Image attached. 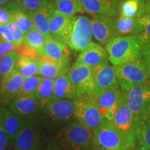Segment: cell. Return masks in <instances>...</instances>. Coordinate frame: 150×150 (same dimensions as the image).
<instances>
[{
	"label": "cell",
	"mask_w": 150,
	"mask_h": 150,
	"mask_svg": "<svg viewBox=\"0 0 150 150\" xmlns=\"http://www.w3.org/2000/svg\"><path fill=\"white\" fill-rule=\"evenodd\" d=\"M30 16L42 6L45 0H18Z\"/></svg>",
	"instance_id": "37"
},
{
	"label": "cell",
	"mask_w": 150,
	"mask_h": 150,
	"mask_svg": "<svg viewBox=\"0 0 150 150\" xmlns=\"http://www.w3.org/2000/svg\"><path fill=\"white\" fill-rule=\"evenodd\" d=\"M91 150H99V149H98V148H97V147H96V145H95V147H94L93 148V149H92Z\"/></svg>",
	"instance_id": "45"
},
{
	"label": "cell",
	"mask_w": 150,
	"mask_h": 150,
	"mask_svg": "<svg viewBox=\"0 0 150 150\" xmlns=\"http://www.w3.org/2000/svg\"><path fill=\"white\" fill-rule=\"evenodd\" d=\"M16 46L14 43L0 40V59L11 52L16 51Z\"/></svg>",
	"instance_id": "40"
},
{
	"label": "cell",
	"mask_w": 150,
	"mask_h": 150,
	"mask_svg": "<svg viewBox=\"0 0 150 150\" xmlns=\"http://www.w3.org/2000/svg\"><path fill=\"white\" fill-rule=\"evenodd\" d=\"M119 86L122 91L127 92L135 86L147 81L150 71L141 60L114 66Z\"/></svg>",
	"instance_id": "3"
},
{
	"label": "cell",
	"mask_w": 150,
	"mask_h": 150,
	"mask_svg": "<svg viewBox=\"0 0 150 150\" xmlns=\"http://www.w3.org/2000/svg\"><path fill=\"white\" fill-rule=\"evenodd\" d=\"M54 97L74 100L76 99V91L67 74L62 75L54 79Z\"/></svg>",
	"instance_id": "27"
},
{
	"label": "cell",
	"mask_w": 150,
	"mask_h": 150,
	"mask_svg": "<svg viewBox=\"0 0 150 150\" xmlns=\"http://www.w3.org/2000/svg\"><path fill=\"white\" fill-rule=\"evenodd\" d=\"M142 20L144 23V32L142 34L147 43H150V0H146L145 14Z\"/></svg>",
	"instance_id": "36"
},
{
	"label": "cell",
	"mask_w": 150,
	"mask_h": 150,
	"mask_svg": "<svg viewBox=\"0 0 150 150\" xmlns=\"http://www.w3.org/2000/svg\"><path fill=\"white\" fill-rule=\"evenodd\" d=\"M146 0H121L117 12L120 17L142 18L145 14Z\"/></svg>",
	"instance_id": "26"
},
{
	"label": "cell",
	"mask_w": 150,
	"mask_h": 150,
	"mask_svg": "<svg viewBox=\"0 0 150 150\" xmlns=\"http://www.w3.org/2000/svg\"><path fill=\"white\" fill-rule=\"evenodd\" d=\"M114 24L117 37L139 35L144 32V23L142 18L118 17L114 18Z\"/></svg>",
	"instance_id": "23"
},
{
	"label": "cell",
	"mask_w": 150,
	"mask_h": 150,
	"mask_svg": "<svg viewBox=\"0 0 150 150\" xmlns=\"http://www.w3.org/2000/svg\"><path fill=\"white\" fill-rule=\"evenodd\" d=\"M0 39L6 41V42H12L15 44L13 35L7 24L0 25Z\"/></svg>",
	"instance_id": "39"
},
{
	"label": "cell",
	"mask_w": 150,
	"mask_h": 150,
	"mask_svg": "<svg viewBox=\"0 0 150 150\" xmlns=\"http://www.w3.org/2000/svg\"><path fill=\"white\" fill-rule=\"evenodd\" d=\"M8 138L1 125V107H0V150H6L8 145Z\"/></svg>",
	"instance_id": "42"
},
{
	"label": "cell",
	"mask_w": 150,
	"mask_h": 150,
	"mask_svg": "<svg viewBox=\"0 0 150 150\" xmlns=\"http://www.w3.org/2000/svg\"><path fill=\"white\" fill-rule=\"evenodd\" d=\"M7 105L9 110L20 117H31L40 108V103L35 95L18 97Z\"/></svg>",
	"instance_id": "19"
},
{
	"label": "cell",
	"mask_w": 150,
	"mask_h": 150,
	"mask_svg": "<svg viewBox=\"0 0 150 150\" xmlns=\"http://www.w3.org/2000/svg\"><path fill=\"white\" fill-rule=\"evenodd\" d=\"M62 145L70 150H91L95 146L94 134L79 122H72L61 135Z\"/></svg>",
	"instance_id": "2"
},
{
	"label": "cell",
	"mask_w": 150,
	"mask_h": 150,
	"mask_svg": "<svg viewBox=\"0 0 150 150\" xmlns=\"http://www.w3.org/2000/svg\"><path fill=\"white\" fill-rule=\"evenodd\" d=\"M142 61L150 71V43H147L142 50Z\"/></svg>",
	"instance_id": "43"
},
{
	"label": "cell",
	"mask_w": 150,
	"mask_h": 150,
	"mask_svg": "<svg viewBox=\"0 0 150 150\" xmlns=\"http://www.w3.org/2000/svg\"><path fill=\"white\" fill-rule=\"evenodd\" d=\"M47 38V37L45 35L33 28L24 34V43L36 48L40 51L46 42Z\"/></svg>",
	"instance_id": "33"
},
{
	"label": "cell",
	"mask_w": 150,
	"mask_h": 150,
	"mask_svg": "<svg viewBox=\"0 0 150 150\" xmlns=\"http://www.w3.org/2000/svg\"><path fill=\"white\" fill-rule=\"evenodd\" d=\"M123 97V92L120 90L119 86H117L93 97L92 101L103 117L108 121L112 122Z\"/></svg>",
	"instance_id": "9"
},
{
	"label": "cell",
	"mask_w": 150,
	"mask_h": 150,
	"mask_svg": "<svg viewBox=\"0 0 150 150\" xmlns=\"http://www.w3.org/2000/svg\"><path fill=\"white\" fill-rule=\"evenodd\" d=\"M42 79V77L38 76H33L26 78L18 97L35 95Z\"/></svg>",
	"instance_id": "34"
},
{
	"label": "cell",
	"mask_w": 150,
	"mask_h": 150,
	"mask_svg": "<svg viewBox=\"0 0 150 150\" xmlns=\"http://www.w3.org/2000/svg\"><path fill=\"white\" fill-rule=\"evenodd\" d=\"M93 69L95 75V84L93 97H96L103 92L112 88L119 86L114 67L110 66L108 64L94 67Z\"/></svg>",
	"instance_id": "17"
},
{
	"label": "cell",
	"mask_w": 150,
	"mask_h": 150,
	"mask_svg": "<svg viewBox=\"0 0 150 150\" xmlns=\"http://www.w3.org/2000/svg\"><path fill=\"white\" fill-rule=\"evenodd\" d=\"M7 25H8L9 29H11L13 35L15 39V45H16V48L21 46L22 45H23L24 35V33L17 27V26L16 25V24L14 23V22L13 21V20H11V22H8Z\"/></svg>",
	"instance_id": "38"
},
{
	"label": "cell",
	"mask_w": 150,
	"mask_h": 150,
	"mask_svg": "<svg viewBox=\"0 0 150 150\" xmlns=\"http://www.w3.org/2000/svg\"><path fill=\"white\" fill-rule=\"evenodd\" d=\"M147 43L142 33L116 37L106 45L108 60L114 66L140 61Z\"/></svg>",
	"instance_id": "1"
},
{
	"label": "cell",
	"mask_w": 150,
	"mask_h": 150,
	"mask_svg": "<svg viewBox=\"0 0 150 150\" xmlns=\"http://www.w3.org/2000/svg\"><path fill=\"white\" fill-rule=\"evenodd\" d=\"M149 150H150V149H149Z\"/></svg>",
	"instance_id": "47"
},
{
	"label": "cell",
	"mask_w": 150,
	"mask_h": 150,
	"mask_svg": "<svg viewBox=\"0 0 150 150\" xmlns=\"http://www.w3.org/2000/svg\"><path fill=\"white\" fill-rule=\"evenodd\" d=\"M112 122L127 145L132 149H136L138 145L136 120L127 106L125 95Z\"/></svg>",
	"instance_id": "5"
},
{
	"label": "cell",
	"mask_w": 150,
	"mask_h": 150,
	"mask_svg": "<svg viewBox=\"0 0 150 150\" xmlns=\"http://www.w3.org/2000/svg\"><path fill=\"white\" fill-rule=\"evenodd\" d=\"M20 55L16 51L11 52L0 59V81H1L13 71L16 70V65Z\"/></svg>",
	"instance_id": "29"
},
{
	"label": "cell",
	"mask_w": 150,
	"mask_h": 150,
	"mask_svg": "<svg viewBox=\"0 0 150 150\" xmlns=\"http://www.w3.org/2000/svg\"><path fill=\"white\" fill-rule=\"evenodd\" d=\"M45 112L57 122L68 121L74 117V100L52 98L45 105Z\"/></svg>",
	"instance_id": "14"
},
{
	"label": "cell",
	"mask_w": 150,
	"mask_h": 150,
	"mask_svg": "<svg viewBox=\"0 0 150 150\" xmlns=\"http://www.w3.org/2000/svg\"><path fill=\"white\" fill-rule=\"evenodd\" d=\"M25 78L16 70L0 81V102L8 104L18 96Z\"/></svg>",
	"instance_id": "18"
},
{
	"label": "cell",
	"mask_w": 150,
	"mask_h": 150,
	"mask_svg": "<svg viewBox=\"0 0 150 150\" xmlns=\"http://www.w3.org/2000/svg\"><path fill=\"white\" fill-rule=\"evenodd\" d=\"M74 16H67L54 8L50 22V31L52 36L67 45L72 31Z\"/></svg>",
	"instance_id": "11"
},
{
	"label": "cell",
	"mask_w": 150,
	"mask_h": 150,
	"mask_svg": "<svg viewBox=\"0 0 150 150\" xmlns=\"http://www.w3.org/2000/svg\"><path fill=\"white\" fill-rule=\"evenodd\" d=\"M11 15L12 20L24 34L34 28L31 17L28 14L20 11H15L11 12Z\"/></svg>",
	"instance_id": "32"
},
{
	"label": "cell",
	"mask_w": 150,
	"mask_h": 150,
	"mask_svg": "<svg viewBox=\"0 0 150 150\" xmlns=\"http://www.w3.org/2000/svg\"><path fill=\"white\" fill-rule=\"evenodd\" d=\"M136 120L137 150L150 149V106Z\"/></svg>",
	"instance_id": "21"
},
{
	"label": "cell",
	"mask_w": 150,
	"mask_h": 150,
	"mask_svg": "<svg viewBox=\"0 0 150 150\" xmlns=\"http://www.w3.org/2000/svg\"><path fill=\"white\" fill-rule=\"evenodd\" d=\"M11 0H0V6H5L10 2Z\"/></svg>",
	"instance_id": "44"
},
{
	"label": "cell",
	"mask_w": 150,
	"mask_h": 150,
	"mask_svg": "<svg viewBox=\"0 0 150 150\" xmlns=\"http://www.w3.org/2000/svg\"><path fill=\"white\" fill-rule=\"evenodd\" d=\"M54 79L43 78L35 95L40 103V108H43L49 101L54 98Z\"/></svg>",
	"instance_id": "28"
},
{
	"label": "cell",
	"mask_w": 150,
	"mask_h": 150,
	"mask_svg": "<svg viewBox=\"0 0 150 150\" xmlns=\"http://www.w3.org/2000/svg\"><path fill=\"white\" fill-rule=\"evenodd\" d=\"M0 40H1V39H0Z\"/></svg>",
	"instance_id": "46"
},
{
	"label": "cell",
	"mask_w": 150,
	"mask_h": 150,
	"mask_svg": "<svg viewBox=\"0 0 150 150\" xmlns=\"http://www.w3.org/2000/svg\"><path fill=\"white\" fill-rule=\"evenodd\" d=\"M40 135L31 120H24L20 132L14 140L15 150H39Z\"/></svg>",
	"instance_id": "12"
},
{
	"label": "cell",
	"mask_w": 150,
	"mask_h": 150,
	"mask_svg": "<svg viewBox=\"0 0 150 150\" xmlns=\"http://www.w3.org/2000/svg\"><path fill=\"white\" fill-rule=\"evenodd\" d=\"M67 75L74 86L76 98H93L95 84V75L92 67L75 62Z\"/></svg>",
	"instance_id": "4"
},
{
	"label": "cell",
	"mask_w": 150,
	"mask_h": 150,
	"mask_svg": "<svg viewBox=\"0 0 150 150\" xmlns=\"http://www.w3.org/2000/svg\"><path fill=\"white\" fill-rule=\"evenodd\" d=\"M74 117L78 122L94 132L104 123L105 118L94 104L92 98L74 99Z\"/></svg>",
	"instance_id": "6"
},
{
	"label": "cell",
	"mask_w": 150,
	"mask_h": 150,
	"mask_svg": "<svg viewBox=\"0 0 150 150\" xmlns=\"http://www.w3.org/2000/svg\"><path fill=\"white\" fill-rule=\"evenodd\" d=\"M94 68L108 64L107 52L100 45L91 42L88 47L80 52L76 61Z\"/></svg>",
	"instance_id": "16"
},
{
	"label": "cell",
	"mask_w": 150,
	"mask_h": 150,
	"mask_svg": "<svg viewBox=\"0 0 150 150\" xmlns=\"http://www.w3.org/2000/svg\"><path fill=\"white\" fill-rule=\"evenodd\" d=\"M16 70L24 78L35 76L39 72L38 61H35L20 56L16 65Z\"/></svg>",
	"instance_id": "31"
},
{
	"label": "cell",
	"mask_w": 150,
	"mask_h": 150,
	"mask_svg": "<svg viewBox=\"0 0 150 150\" xmlns=\"http://www.w3.org/2000/svg\"><path fill=\"white\" fill-rule=\"evenodd\" d=\"M55 8L51 2L45 0L42 6L33 13L30 15L33 27L47 37L51 35L50 31V17Z\"/></svg>",
	"instance_id": "22"
},
{
	"label": "cell",
	"mask_w": 150,
	"mask_h": 150,
	"mask_svg": "<svg viewBox=\"0 0 150 150\" xmlns=\"http://www.w3.org/2000/svg\"><path fill=\"white\" fill-rule=\"evenodd\" d=\"M93 134L95 144L99 150H131L112 122L105 120Z\"/></svg>",
	"instance_id": "7"
},
{
	"label": "cell",
	"mask_w": 150,
	"mask_h": 150,
	"mask_svg": "<svg viewBox=\"0 0 150 150\" xmlns=\"http://www.w3.org/2000/svg\"><path fill=\"white\" fill-rule=\"evenodd\" d=\"M70 59L56 61L44 54H40L38 60V74L44 78L54 79L68 72L70 68Z\"/></svg>",
	"instance_id": "15"
},
{
	"label": "cell",
	"mask_w": 150,
	"mask_h": 150,
	"mask_svg": "<svg viewBox=\"0 0 150 150\" xmlns=\"http://www.w3.org/2000/svg\"><path fill=\"white\" fill-rule=\"evenodd\" d=\"M93 35L97 42L106 45L117 37L114 18L105 15H95L91 20Z\"/></svg>",
	"instance_id": "13"
},
{
	"label": "cell",
	"mask_w": 150,
	"mask_h": 150,
	"mask_svg": "<svg viewBox=\"0 0 150 150\" xmlns=\"http://www.w3.org/2000/svg\"><path fill=\"white\" fill-rule=\"evenodd\" d=\"M1 122L9 142H13L22 128L24 120L11 110L1 107Z\"/></svg>",
	"instance_id": "24"
},
{
	"label": "cell",
	"mask_w": 150,
	"mask_h": 150,
	"mask_svg": "<svg viewBox=\"0 0 150 150\" xmlns=\"http://www.w3.org/2000/svg\"><path fill=\"white\" fill-rule=\"evenodd\" d=\"M16 51L20 56L23 57L27 58V59L33 60L35 61H38L40 56V52L36 48L29 45L24 44L21 46L16 48Z\"/></svg>",
	"instance_id": "35"
},
{
	"label": "cell",
	"mask_w": 150,
	"mask_h": 150,
	"mask_svg": "<svg viewBox=\"0 0 150 150\" xmlns=\"http://www.w3.org/2000/svg\"><path fill=\"white\" fill-rule=\"evenodd\" d=\"M12 20L11 11L7 6H0V25L8 24Z\"/></svg>",
	"instance_id": "41"
},
{
	"label": "cell",
	"mask_w": 150,
	"mask_h": 150,
	"mask_svg": "<svg viewBox=\"0 0 150 150\" xmlns=\"http://www.w3.org/2000/svg\"><path fill=\"white\" fill-rule=\"evenodd\" d=\"M124 95L127 106L136 119L150 106V81L124 92Z\"/></svg>",
	"instance_id": "10"
},
{
	"label": "cell",
	"mask_w": 150,
	"mask_h": 150,
	"mask_svg": "<svg viewBox=\"0 0 150 150\" xmlns=\"http://www.w3.org/2000/svg\"><path fill=\"white\" fill-rule=\"evenodd\" d=\"M83 9L88 13L105 15L112 18L117 16V8L121 0H81Z\"/></svg>",
	"instance_id": "20"
},
{
	"label": "cell",
	"mask_w": 150,
	"mask_h": 150,
	"mask_svg": "<svg viewBox=\"0 0 150 150\" xmlns=\"http://www.w3.org/2000/svg\"><path fill=\"white\" fill-rule=\"evenodd\" d=\"M91 20L83 16L75 17L67 46L74 52H81L92 42Z\"/></svg>",
	"instance_id": "8"
},
{
	"label": "cell",
	"mask_w": 150,
	"mask_h": 150,
	"mask_svg": "<svg viewBox=\"0 0 150 150\" xmlns=\"http://www.w3.org/2000/svg\"><path fill=\"white\" fill-rule=\"evenodd\" d=\"M55 8L67 16H74L83 12L81 0H54Z\"/></svg>",
	"instance_id": "30"
},
{
	"label": "cell",
	"mask_w": 150,
	"mask_h": 150,
	"mask_svg": "<svg viewBox=\"0 0 150 150\" xmlns=\"http://www.w3.org/2000/svg\"><path fill=\"white\" fill-rule=\"evenodd\" d=\"M40 52V54H44L56 61L70 59V56L68 46L52 35L47 38L46 42Z\"/></svg>",
	"instance_id": "25"
}]
</instances>
